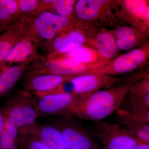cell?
<instances>
[{"label":"cell","mask_w":149,"mask_h":149,"mask_svg":"<svg viewBox=\"0 0 149 149\" xmlns=\"http://www.w3.org/2000/svg\"><path fill=\"white\" fill-rule=\"evenodd\" d=\"M74 22L49 41L42 44L40 48L46 53V58L67 52L83 46L85 38L78 29H74Z\"/></svg>","instance_id":"obj_8"},{"label":"cell","mask_w":149,"mask_h":149,"mask_svg":"<svg viewBox=\"0 0 149 149\" xmlns=\"http://www.w3.org/2000/svg\"><path fill=\"white\" fill-rule=\"evenodd\" d=\"M54 120L51 125L60 130L67 149H98L93 137L85 128L70 120L71 118Z\"/></svg>","instance_id":"obj_9"},{"label":"cell","mask_w":149,"mask_h":149,"mask_svg":"<svg viewBox=\"0 0 149 149\" xmlns=\"http://www.w3.org/2000/svg\"><path fill=\"white\" fill-rule=\"evenodd\" d=\"M2 110L6 117L20 130L33 125L41 116L37 109L36 98L24 89L14 91Z\"/></svg>","instance_id":"obj_2"},{"label":"cell","mask_w":149,"mask_h":149,"mask_svg":"<svg viewBox=\"0 0 149 149\" xmlns=\"http://www.w3.org/2000/svg\"><path fill=\"white\" fill-rule=\"evenodd\" d=\"M78 99V96L66 92L49 93L36 98L37 109L41 116L71 118V111Z\"/></svg>","instance_id":"obj_7"},{"label":"cell","mask_w":149,"mask_h":149,"mask_svg":"<svg viewBox=\"0 0 149 149\" xmlns=\"http://www.w3.org/2000/svg\"><path fill=\"white\" fill-rule=\"evenodd\" d=\"M148 53V49H135L91 72L107 75L128 73L141 66L146 60Z\"/></svg>","instance_id":"obj_11"},{"label":"cell","mask_w":149,"mask_h":149,"mask_svg":"<svg viewBox=\"0 0 149 149\" xmlns=\"http://www.w3.org/2000/svg\"><path fill=\"white\" fill-rule=\"evenodd\" d=\"M120 109L130 110H149V95L141 97L126 95Z\"/></svg>","instance_id":"obj_25"},{"label":"cell","mask_w":149,"mask_h":149,"mask_svg":"<svg viewBox=\"0 0 149 149\" xmlns=\"http://www.w3.org/2000/svg\"><path fill=\"white\" fill-rule=\"evenodd\" d=\"M6 116L2 110L0 111V135L4 128Z\"/></svg>","instance_id":"obj_30"},{"label":"cell","mask_w":149,"mask_h":149,"mask_svg":"<svg viewBox=\"0 0 149 149\" xmlns=\"http://www.w3.org/2000/svg\"><path fill=\"white\" fill-rule=\"evenodd\" d=\"M26 32V22L22 19L0 34V65Z\"/></svg>","instance_id":"obj_14"},{"label":"cell","mask_w":149,"mask_h":149,"mask_svg":"<svg viewBox=\"0 0 149 149\" xmlns=\"http://www.w3.org/2000/svg\"><path fill=\"white\" fill-rule=\"evenodd\" d=\"M133 149H149V143L141 142Z\"/></svg>","instance_id":"obj_31"},{"label":"cell","mask_w":149,"mask_h":149,"mask_svg":"<svg viewBox=\"0 0 149 149\" xmlns=\"http://www.w3.org/2000/svg\"><path fill=\"white\" fill-rule=\"evenodd\" d=\"M19 145L3 129L0 135V149H16Z\"/></svg>","instance_id":"obj_29"},{"label":"cell","mask_w":149,"mask_h":149,"mask_svg":"<svg viewBox=\"0 0 149 149\" xmlns=\"http://www.w3.org/2000/svg\"><path fill=\"white\" fill-rule=\"evenodd\" d=\"M93 133L101 141L104 149H133L141 141L117 123L97 121Z\"/></svg>","instance_id":"obj_5"},{"label":"cell","mask_w":149,"mask_h":149,"mask_svg":"<svg viewBox=\"0 0 149 149\" xmlns=\"http://www.w3.org/2000/svg\"><path fill=\"white\" fill-rule=\"evenodd\" d=\"M71 93L84 99L103 87H111L120 83V79L110 75L89 72L75 76L70 80Z\"/></svg>","instance_id":"obj_10"},{"label":"cell","mask_w":149,"mask_h":149,"mask_svg":"<svg viewBox=\"0 0 149 149\" xmlns=\"http://www.w3.org/2000/svg\"><path fill=\"white\" fill-rule=\"evenodd\" d=\"M97 52L101 57L107 59L114 58L118 50L114 36L111 32H104L99 34L95 40Z\"/></svg>","instance_id":"obj_20"},{"label":"cell","mask_w":149,"mask_h":149,"mask_svg":"<svg viewBox=\"0 0 149 149\" xmlns=\"http://www.w3.org/2000/svg\"><path fill=\"white\" fill-rule=\"evenodd\" d=\"M97 52L91 48L80 47L67 52L56 55L50 58H45L48 60H63L84 64H95L103 63L98 61L99 56Z\"/></svg>","instance_id":"obj_15"},{"label":"cell","mask_w":149,"mask_h":149,"mask_svg":"<svg viewBox=\"0 0 149 149\" xmlns=\"http://www.w3.org/2000/svg\"><path fill=\"white\" fill-rule=\"evenodd\" d=\"M31 65H16L0 72V97L12 90Z\"/></svg>","instance_id":"obj_16"},{"label":"cell","mask_w":149,"mask_h":149,"mask_svg":"<svg viewBox=\"0 0 149 149\" xmlns=\"http://www.w3.org/2000/svg\"><path fill=\"white\" fill-rule=\"evenodd\" d=\"M137 122L149 124V110H130L119 109L117 111Z\"/></svg>","instance_id":"obj_26"},{"label":"cell","mask_w":149,"mask_h":149,"mask_svg":"<svg viewBox=\"0 0 149 149\" xmlns=\"http://www.w3.org/2000/svg\"><path fill=\"white\" fill-rule=\"evenodd\" d=\"M4 129L8 135L16 141L19 145L21 138L20 129L10 119L6 117Z\"/></svg>","instance_id":"obj_28"},{"label":"cell","mask_w":149,"mask_h":149,"mask_svg":"<svg viewBox=\"0 0 149 149\" xmlns=\"http://www.w3.org/2000/svg\"><path fill=\"white\" fill-rule=\"evenodd\" d=\"M107 1L105 0H79L74 6L76 15L82 20L94 19Z\"/></svg>","instance_id":"obj_19"},{"label":"cell","mask_w":149,"mask_h":149,"mask_svg":"<svg viewBox=\"0 0 149 149\" xmlns=\"http://www.w3.org/2000/svg\"><path fill=\"white\" fill-rule=\"evenodd\" d=\"M41 12H51L61 16L72 17L74 9L73 0H40Z\"/></svg>","instance_id":"obj_21"},{"label":"cell","mask_w":149,"mask_h":149,"mask_svg":"<svg viewBox=\"0 0 149 149\" xmlns=\"http://www.w3.org/2000/svg\"><path fill=\"white\" fill-rule=\"evenodd\" d=\"M77 75L47 74L24 80V88L36 98L54 92H60L64 84Z\"/></svg>","instance_id":"obj_12"},{"label":"cell","mask_w":149,"mask_h":149,"mask_svg":"<svg viewBox=\"0 0 149 149\" xmlns=\"http://www.w3.org/2000/svg\"><path fill=\"white\" fill-rule=\"evenodd\" d=\"M40 44L33 35L26 32L0 65V72L16 65H31L43 57L39 53Z\"/></svg>","instance_id":"obj_6"},{"label":"cell","mask_w":149,"mask_h":149,"mask_svg":"<svg viewBox=\"0 0 149 149\" xmlns=\"http://www.w3.org/2000/svg\"><path fill=\"white\" fill-rule=\"evenodd\" d=\"M21 19L29 18L40 12V0H17Z\"/></svg>","instance_id":"obj_24"},{"label":"cell","mask_w":149,"mask_h":149,"mask_svg":"<svg viewBox=\"0 0 149 149\" xmlns=\"http://www.w3.org/2000/svg\"><path fill=\"white\" fill-rule=\"evenodd\" d=\"M114 38L117 49L122 51L128 50L134 47L138 40L134 29L128 27L116 29Z\"/></svg>","instance_id":"obj_22"},{"label":"cell","mask_w":149,"mask_h":149,"mask_svg":"<svg viewBox=\"0 0 149 149\" xmlns=\"http://www.w3.org/2000/svg\"><path fill=\"white\" fill-rule=\"evenodd\" d=\"M19 145L21 149H52L43 143L40 140L26 134L22 133Z\"/></svg>","instance_id":"obj_27"},{"label":"cell","mask_w":149,"mask_h":149,"mask_svg":"<svg viewBox=\"0 0 149 149\" xmlns=\"http://www.w3.org/2000/svg\"><path fill=\"white\" fill-rule=\"evenodd\" d=\"M115 119L118 125L126 132L141 142L149 143V124L134 121L118 112Z\"/></svg>","instance_id":"obj_17"},{"label":"cell","mask_w":149,"mask_h":149,"mask_svg":"<svg viewBox=\"0 0 149 149\" xmlns=\"http://www.w3.org/2000/svg\"><path fill=\"white\" fill-rule=\"evenodd\" d=\"M23 19L26 22L27 32L38 40L40 46L52 40L73 21L72 17L62 16L48 11L41 12Z\"/></svg>","instance_id":"obj_3"},{"label":"cell","mask_w":149,"mask_h":149,"mask_svg":"<svg viewBox=\"0 0 149 149\" xmlns=\"http://www.w3.org/2000/svg\"><path fill=\"white\" fill-rule=\"evenodd\" d=\"M144 77L135 75L120 85L78 99L71 111V116L95 122L103 120L120 108L130 88Z\"/></svg>","instance_id":"obj_1"},{"label":"cell","mask_w":149,"mask_h":149,"mask_svg":"<svg viewBox=\"0 0 149 149\" xmlns=\"http://www.w3.org/2000/svg\"><path fill=\"white\" fill-rule=\"evenodd\" d=\"M125 8L130 14L148 24L149 9L146 2L139 0L124 1Z\"/></svg>","instance_id":"obj_23"},{"label":"cell","mask_w":149,"mask_h":149,"mask_svg":"<svg viewBox=\"0 0 149 149\" xmlns=\"http://www.w3.org/2000/svg\"><path fill=\"white\" fill-rule=\"evenodd\" d=\"M21 133L34 137L52 149H67L64 138L59 129L51 124H34L20 130Z\"/></svg>","instance_id":"obj_13"},{"label":"cell","mask_w":149,"mask_h":149,"mask_svg":"<svg viewBox=\"0 0 149 149\" xmlns=\"http://www.w3.org/2000/svg\"><path fill=\"white\" fill-rule=\"evenodd\" d=\"M20 20L17 0H0V31L2 32Z\"/></svg>","instance_id":"obj_18"},{"label":"cell","mask_w":149,"mask_h":149,"mask_svg":"<svg viewBox=\"0 0 149 149\" xmlns=\"http://www.w3.org/2000/svg\"><path fill=\"white\" fill-rule=\"evenodd\" d=\"M103 65L84 64L63 60H48L43 57L32 64L23 76L25 80L43 74L78 75L91 72L102 66Z\"/></svg>","instance_id":"obj_4"}]
</instances>
